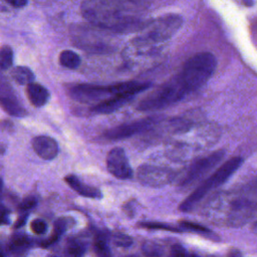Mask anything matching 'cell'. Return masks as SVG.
Listing matches in <instances>:
<instances>
[{
	"label": "cell",
	"instance_id": "d6986e66",
	"mask_svg": "<svg viewBox=\"0 0 257 257\" xmlns=\"http://www.w3.org/2000/svg\"><path fill=\"white\" fill-rule=\"evenodd\" d=\"M58 61L60 65L68 69H76L77 67H79L81 63V59L79 55L69 49H65L60 52Z\"/></svg>",
	"mask_w": 257,
	"mask_h": 257
},
{
	"label": "cell",
	"instance_id": "f546056e",
	"mask_svg": "<svg viewBox=\"0 0 257 257\" xmlns=\"http://www.w3.org/2000/svg\"><path fill=\"white\" fill-rule=\"evenodd\" d=\"M36 202H37V200L34 196H28V197L24 198L22 200V202L20 203V209L22 211H28L36 205Z\"/></svg>",
	"mask_w": 257,
	"mask_h": 257
},
{
	"label": "cell",
	"instance_id": "8992f818",
	"mask_svg": "<svg viewBox=\"0 0 257 257\" xmlns=\"http://www.w3.org/2000/svg\"><path fill=\"white\" fill-rule=\"evenodd\" d=\"M217 61L210 52H199L191 56L179 73L188 82L193 91L204 85L216 69Z\"/></svg>",
	"mask_w": 257,
	"mask_h": 257
},
{
	"label": "cell",
	"instance_id": "52a82bcc",
	"mask_svg": "<svg viewBox=\"0 0 257 257\" xmlns=\"http://www.w3.org/2000/svg\"><path fill=\"white\" fill-rule=\"evenodd\" d=\"M69 95L74 100L83 103L101 102L113 96L112 84L110 85H97L90 83H79L69 88Z\"/></svg>",
	"mask_w": 257,
	"mask_h": 257
},
{
	"label": "cell",
	"instance_id": "5bb4252c",
	"mask_svg": "<svg viewBox=\"0 0 257 257\" xmlns=\"http://www.w3.org/2000/svg\"><path fill=\"white\" fill-rule=\"evenodd\" d=\"M133 98L134 96L130 94H116L101 102L94 104L91 107V110L95 113H111L120 108L121 106H123L124 104H126Z\"/></svg>",
	"mask_w": 257,
	"mask_h": 257
},
{
	"label": "cell",
	"instance_id": "cb8c5ba5",
	"mask_svg": "<svg viewBox=\"0 0 257 257\" xmlns=\"http://www.w3.org/2000/svg\"><path fill=\"white\" fill-rule=\"evenodd\" d=\"M29 245H30L29 238L26 235H22V234H18V235L13 236V238L11 240V243H10L11 249L13 251H16V252H20V251L25 250L26 248H28Z\"/></svg>",
	"mask_w": 257,
	"mask_h": 257
},
{
	"label": "cell",
	"instance_id": "44dd1931",
	"mask_svg": "<svg viewBox=\"0 0 257 257\" xmlns=\"http://www.w3.org/2000/svg\"><path fill=\"white\" fill-rule=\"evenodd\" d=\"M13 64V49L9 45L0 47V69H9Z\"/></svg>",
	"mask_w": 257,
	"mask_h": 257
},
{
	"label": "cell",
	"instance_id": "d4e9b609",
	"mask_svg": "<svg viewBox=\"0 0 257 257\" xmlns=\"http://www.w3.org/2000/svg\"><path fill=\"white\" fill-rule=\"evenodd\" d=\"M140 226L147 229H154V230H165V231L178 232V233L183 232L180 227H174L170 224L160 223V222H144V223H141Z\"/></svg>",
	"mask_w": 257,
	"mask_h": 257
},
{
	"label": "cell",
	"instance_id": "4dcf8cb0",
	"mask_svg": "<svg viewBox=\"0 0 257 257\" xmlns=\"http://www.w3.org/2000/svg\"><path fill=\"white\" fill-rule=\"evenodd\" d=\"M6 3L11 5L15 8H22L25 7L28 3V0H4Z\"/></svg>",
	"mask_w": 257,
	"mask_h": 257
},
{
	"label": "cell",
	"instance_id": "603a6c76",
	"mask_svg": "<svg viewBox=\"0 0 257 257\" xmlns=\"http://www.w3.org/2000/svg\"><path fill=\"white\" fill-rule=\"evenodd\" d=\"M179 227L183 232H194V233H200V234H209L210 230L201 224L191 222V221H182L179 224Z\"/></svg>",
	"mask_w": 257,
	"mask_h": 257
},
{
	"label": "cell",
	"instance_id": "277c9868",
	"mask_svg": "<svg viewBox=\"0 0 257 257\" xmlns=\"http://www.w3.org/2000/svg\"><path fill=\"white\" fill-rule=\"evenodd\" d=\"M191 89L179 75H175L173 78L150 92L145 96L138 104L139 110H157L165 108L191 93Z\"/></svg>",
	"mask_w": 257,
	"mask_h": 257
},
{
	"label": "cell",
	"instance_id": "83f0119b",
	"mask_svg": "<svg viewBox=\"0 0 257 257\" xmlns=\"http://www.w3.org/2000/svg\"><path fill=\"white\" fill-rule=\"evenodd\" d=\"M30 229L36 235H43L47 231V224L42 219H35L30 223Z\"/></svg>",
	"mask_w": 257,
	"mask_h": 257
},
{
	"label": "cell",
	"instance_id": "8fae6325",
	"mask_svg": "<svg viewBox=\"0 0 257 257\" xmlns=\"http://www.w3.org/2000/svg\"><path fill=\"white\" fill-rule=\"evenodd\" d=\"M108 172L119 180H126L133 177V169L130 165L125 152L121 148H113L106 157Z\"/></svg>",
	"mask_w": 257,
	"mask_h": 257
},
{
	"label": "cell",
	"instance_id": "f1b7e54d",
	"mask_svg": "<svg viewBox=\"0 0 257 257\" xmlns=\"http://www.w3.org/2000/svg\"><path fill=\"white\" fill-rule=\"evenodd\" d=\"M187 250L180 244H174L169 251L168 257H188Z\"/></svg>",
	"mask_w": 257,
	"mask_h": 257
},
{
	"label": "cell",
	"instance_id": "6da1fadb",
	"mask_svg": "<svg viewBox=\"0 0 257 257\" xmlns=\"http://www.w3.org/2000/svg\"><path fill=\"white\" fill-rule=\"evenodd\" d=\"M206 214L217 223L239 227L257 216V182L215 196L207 206Z\"/></svg>",
	"mask_w": 257,
	"mask_h": 257
},
{
	"label": "cell",
	"instance_id": "e575fe53",
	"mask_svg": "<svg viewBox=\"0 0 257 257\" xmlns=\"http://www.w3.org/2000/svg\"><path fill=\"white\" fill-rule=\"evenodd\" d=\"M229 257H240L237 253H233V254H231Z\"/></svg>",
	"mask_w": 257,
	"mask_h": 257
},
{
	"label": "cell",
	"instance_id": "3957f363",
	"mask_svg": "<svg viewBox=\"0 0 257 257\" xmlns=\"http://www.w3.org/2000/svg\"><path fill=\"white\" fill-rule=\"evenodd\" d=\"M183 24V18L178 14H166L150 21L141 33L133 39L132 45L136 48H150L171 38Z\"/></svg>",
	"mask_w": 257,
	"mask_h": 257
},
{
	"label": "cell",
	"instance_id": "9a60e30c",
	"mask_svg": "<svg viewBox=\"0 0 257 257\" xmlns=\"http://www.w3.org/2000/svg\"><path fill=\"white\" fill-rule=\"evenodd\" d=\"M64 181L73 191H75L80 196H83L86 198H92V199H100L102 196L101 192L98 189L82 183L74 175L66 176L64 178Z\"/></svg>",
	"mask_w": 257,
	"mask_h": 257
},
{
	"label": "cell",
	"instance_id": "ba28073f",
	"mask_svg": "<svg viewBox=\"0 0 257 257\" xmlns=\"http://www.w3.org/2000/svg\"><path fill=\"white\" fill-rule=\"evenodd\" d=\"M137 177L142 184L158 188L171 183L175 179L176 173L174 170L167 167L143 165L138 168Z\"/></svg>",
	"mask_w": 257,
	"mask_h": 257
},
{
	"label": "cell",
	"instance_id": "7402d4cb",
	"mask_svg": "<svg viewBox=\"0 0 257 257\" xmlns=\"http://www.w3.org/2000/svg\"><path fill=\"white\" fill-rule=\"evenodd\" d=\"M84 250L83 243L78 240H71L66 246L64 257H82Z\"/></svg>",
	"mask_w": 257,
	"mask_h": 257
},
{
	"label": "cell",
	"instance_id": "4fadbf2b",
	"mask_svg": "<svg viewBox=\"0 0 257 257\" xmlns=\"http://www.w3.org/2000/svg\"><path fill=\"white\" fill-rule=\"evenodd\" d=\"M32 148L35 154L43 160H53L59 152L56 141L48 136H37L32 140Z\"/></svg>",
	"mask_w": 257,
	"mask_h": 257
},
{
	"label": "cell",
	"instance_id": "7a4b0ae2",
	"mask_svg": "<svg viewBox=\"0 0 257 257\" xmlns=\"http://www.w3.org/2000/svg\"><path fill=\"white\" fill-rule=\"evenodd\" d=\"M80 12L90 24L102 30L124 32L144 27L138 18L111 0H84Z\"/></svg>",
	"mask_w": 257,
	"mask_h": 257
},
{
	"label": "cell",
	"instance_id": "5b68a950",
	"mask_svg": "<svg viewBox=\"0 0 257 257\" xmlns=\"http://www.w3.org/2000/svg\"><path fill=\"white\" fill-rule=\"evenodd\" d=\"M242 159L239 157L231 158L222 164L212 175L207 178L200 186L196 188L180 205V210L189 212L196 208V206L214 189L222 186L242 165Z\"/></svg>",
	"mask_w": 257,
	"mask_h": 257
},
{
	"label": "cell",
	"instance_id": "e0dca14e",
	"mask_svg": "<svg viewBox=\"0 0 257 257\" xmlns=\"http://www.w3.org/2000/svg\"><path fill=\"white\" fill-rule=\"evenodd\" d=\"M11 77L15 82L22 85H28L34 81V74L32 70L29 67L23 65L14 67L11 70Z\"/></svg>",
	"mask_w": 257,
	"mask_h": 257
},
{
	"label": "cell",
	"instance_id": "ac0fdd59",
	"mask_svg": "<svg viewBox=\"0 0 257 257\" xmlns=\"http://www.w3.org/2000/svg\"><path fill=\"white\" fill-rule=\"evenodd\" d=\"M69 226V221H68V218H58L55 222H54V225H53V232L51 234V236L43 241L41 243V246L42 247H49L50 245H52L53 243H55L59 237L67 230Z\"/></svg>",
	"mask_w": 257,
	"mask_h": 257
},
{
	"label": "cell",
	"instance_id": "1f68e13d",
	"mask_svg": "<svg viewBox=\"0 0 257 257\" xmlns=\"http://www.w3.org/2000/svg\"><path fill=\"white\" fill-rule=\"evenodd\" d=\"M26 219H27V215H26V214H25L24 216H22L21 218H18L17 221H16V223H15V225H14V227H15V228H18V227L22 226V225L25 223Z\"/></svg>",
	"mask_w": 257,
	"mask_h": 257
},
{
	"label": "cell",
	"instance_id": "9c48e42d",
	"mask_svg": "<svg viewBox=\"0 0 257 257\" xmlns=\"http://www.w3.org/2000/svg\"><path fill=\"white\" fill-rule=\"evenodd\" d=\"M224 154L225 152L222 150L216 151L207 157L197 160L193 165H191V167L187 170L186 174L181 178L180 186L191 185L198 181L200 178L204 177L208 172L213 170L217 166V164L221 162Z\"/></svg>",
	"mask_w": 257,
	"mask_h": 257
},
{
	"label": "cell",
	"instance_id": "ffe728a7",
	"mask_svg": "<svg viewBox=\"0 0 257 257\" xmlns=\"http://www.w3.org/2000/svg\"><path fill=\"white\" fill-rule=\"evenodd\" d=\"M93 249L96 257H111L106 237L102 234H98L95 236L93 241Z\"/></svg>",
	"mask_w": 257,
	"mask_h": 257
},
{
	"label": "cell",
	"instance_id": "d6a6232c",
	"mask_svg": "<svg viewBox=\"0 0 257 257\" xmlns=\"http://www.w3.org/2000/svg\"><path fill=\"white\" fill-rule=\"evenodd\" d=\"M242 2L244 3V5L246 6H252L254 3V0H242Z\"/></svg>",
	"mask_w": 257,
	"mask_h": 257
},
{
	"label": "cell",
	"instance_id": "4316f807",
	"mask_svg": "<svg viewBox=\"0 0 257 257\" xmlns=\"http://www.w3.org/2000/svg\"><path fill=\"white\" fill-rule=\"evenodd\" d=\"M111 241L118 247H128L133 243V239L123 233H114L111 236Z\"/></svg>",
	"mask_w": 257,
	"mask_h": 257
},
{
	"label": "cell",
	"instance_id": "836d02e7",
	"mask_svg": "<svg viewBox=\"0 0 257 257\" xmlns=\"http://www.w3.org/2000/svg\"><path fill=\"white\" fill-rule=\"evenodd\" d=\"M2 190H3V181H2V179L0 178V194L2 193Z\"/></svg>",
	"mask_w": 257,
	"mask_h": 257
},
{
	"label": "cell",
	"instance_id": "484cf974",
	"mask_svg": "<svg viewBox=\"0 0 257 257\" xmlns=\"http://www.w3.org/2000/svg\"><path fill=\"white\" fill-rule=\"evenodd\" d=\"M143 252L148 257H160L163 254V249L160 244L148 241L143 246Z\"/></svg>",
	"mask_w": 257,
	"mask_h": 257
},
{
	"label": "cell",
	"instance_id": "7c38bea8",
	"mask_svg": "<svg viewBox=\"0 0 257 257\" xmlns=\"http://www.w3.org/2000/svg\"><path fill=\"white\" fill-rule=\"evenodd\" d=\"M155 123L154 118H143L138 119L128 123H123L117 126H113L104 132L103 137L107 140H121L130 138L136 134L147 131Z\"/></svg>",
	"mask_w": 257,
	"mask_h": 257
},
{
	"label": "cell",
	"instance_id": "2e32d148",
	"mask_svg": "<svg viewBox=\"0 0 257 257\" xmlns=\"http://www.w3.org/2000/svg\"><path fill=\"white\" fill-rule=\"evenodd\" d=\"M26 94L30 103L35 107L45 105L50 97L47 88L34 81L26 86Z\"/></svg>",
	"mask_w": 257,
	"mask_h": 257
},
{
	"label": "cell",
	"instance_id": "30bf717a",
	"mask_svg": "<svg viewBox=\"0 0 257 257\" xmlns=\"http://www.w3.org/2000/svg\"><path fill=\"white\" fill-rule=\"evenodd\" d=\"M0 69V106L8 114L21 117L26 114L24 106L19 101L15 91Z\"/></svg>",
	"mask_w": 257,
	"mask_h": 257
}]
</instances>
